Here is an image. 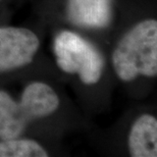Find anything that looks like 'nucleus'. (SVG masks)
<instances>
[{
	"label": "nucleus",
	"mask_w": 157,
	"mask_h": 157,
	"mask_svg": "<svg viewBox=\"0 0 157 157\" xmlns=\"http://www.w3.org/2000/svg\"><path fill=\"white\" fill-rule=\"evenodd\" d=\"M58 106L57 94L41 82L28 85L20 102L0 90V140L18 138L31 121L52 114Z\"/></svg>",
	"instance_id": "nucleus-1"
},
{
	"label": "nucleus",
	"mask_w": 157,
	"mask_h": 157,
	"mask_svg": "<svg viewBox=\"0 0 157 157\" xmlns=\"http://www.w3.org/2000/svg\"><path fill=\"white\" fill-rule=\"evenodd\" d=\"M117 77L131 82L138 76L157 75V21L146 20L137 24L119 40L112 53Z\"/></svg>",
	"instance_id": "nucleus-2"
},
{
	"label": "nucleus",
	"mask_w": 157,
	"mask_h": 157,
	"mask_svg": "<svg viewBox=\"0 0 157 157\" xmlns=\"http://www.w3.org/2000/svg\"><path fill=\"white\" fill-rule=\"evenodd\" d=\"M53 50L56 63L67 74H76L86 85L96 84L102 76L105 60L89 41L70 31L55 37Z\"/></svg>",
	"instance_id": "nucleus-3"
},
{
	"label": "nucleus",
	"mask_w": 157,
	"mask_h": 157,
	"mask_svg": "<svg viewBox=\"0 0 157 157\" xmlns=\"http://www.w3.org/2000/svg\"><path fill=\"white\" fill-rule=\"evenodd\" d=\"M39 46V38L29 29L0 27V73L31 63Z\"/></svg>",
	"instance_id": "nucleus-4"
},
{
	"label": "nucleus",
	"mask_w": 157,
	"mask_h": 157,
	"mask_svg": "<svg viewBox=\"0 0 157 157\" xmlns=\"http://www.w3.org/2000/svg\"><path fill=\"white\" fill-rule=\"evenodd\" d=\"M67 12L76 26L101 29L112 20V0H68Z\"/></svg>",
	"instance_id": "nucleus-5"
},
{
	"label": "nucleus",
	"mask_w": 157,
	"mask_h": 157,
	"mask_svg": "<svg viewBox=\"0 0 157 157\" xmlns=\"http://www.w3.org/2000/svg\"><path fill=\"white\" fill-rule=\"evenodd\" d=\"M128 144V151L132 157H156V118L151 114L141 115L132 125Z\"/></svg>",
	"instance_id": "nucleus-6"
},
{
	"label": "nucleus",
	"mask_w": 157,
	"mask_h": 157,
	"mask_svg": "<svg viewBox=\"0 0 157 157\" xmlns=\"http://www.w3.org/2000/svg\"><path fill=\"white\" fill-rule=\"evenodd\" d=\"M48 153L39 143L26 139L0 141V157H47Z\"/></svg>",
	"instance_id": "nucleus-7"
}]
</instances>
